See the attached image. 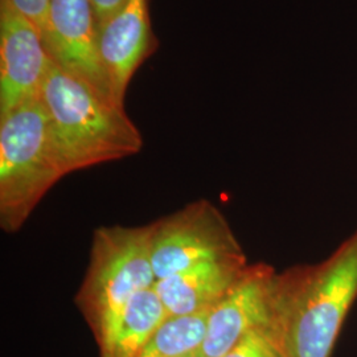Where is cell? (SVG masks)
Segmentation results:
<instances>
[{"label":"cell","mask_w":357,"mask_h":357,"mask_svg":"<svg viewBox=\"0 0 357 357\" xmlns=\"http://www.w3.org/2000/svg\"><path fill=\"white\" fill-rule=\"evenodd\" d=\"M357 296V231L323 264L278 278L274 327L283 357H330Z\"/></svg>","instance_id":"obj_1"},{"label":"cell","mask_w":357,"mask_h":357,"mask_svg":"<svg viewBox=\"0 0 357 357\" xmlns=\"http://www.w3.org/2000/svg\"><path fill=\"white\" fill-rule=\"evenodd\" d=\"M38 98L70 174L132 156L143 147L141 131L123 106L103 100L54 61Z\"/></svg>","instance_id":"obj_2"},{"label":"cell","mask_w":357,"mask_h":357,"mask_svg":"<svg viewBox=\"0 0 357 357\" xmlns=\"http://www.w3.org/2000/svg\"><path fill=\"white\" fill-rule=\"evenodd\" d=\"M68 174L40 98L0 118V227L6 233L22 229Z\"/></svg>","instance_id":"obj_3"},{"label":"cell","mask_w":357,"mask_h":357,"mask_svg":"<svg viewBox=\"0 0 357 357\" xmlns=\"http://www.w3.org/2000/svg\"><path fill=\"white\" fill-rule=\"evenodd\" d=\"M156 281L150 225L101 227L93 234L76 305L96 333L130 298L153 289Z\"/></svg>","instance_id":"obj_4"},{"label":"cell","mask_w":357,"mask_h":357,"mask_svg":"<svg viewBox=\"0 0 357 357\" xmlns=\"http://www.w3.org/2000/svg\"><path fill=\"white\" fill-rule=\"evenodd\" d=\"M150 225L156 280L196 265L243 257V249L216 205L197 200Z\"/></svg>","instance_id":"obj_5"},{"label":"cell","mask_w":357,"mask_h":357,"mask_svg":"<svg viewBox=\"0 0 357 357\" xmlns=\"http://www.w3.org/2000/svg\"><path fill=\"white\" fill-rule=\"evenodd\" d=\"M278 278L268 265H249L209 311L199 355L221 357L248 333L274 326Z\"/></svg>","instance_id":"obj_6"},{"label":"cell","mask_w":357,"mask_h":357,"mask_svg":"<svg viewBox=\"0 0 357 357\" xmlns=\"http://www.w3.org/2000/svg\"><path fill=\"white\" fill-rule=\"evenodd\" d=\"M41 35L54 64L103 100L118 105L101 61L90 0H51Z\"/></svg>","instance_id":"obj_7"},{"label":"cell","mask_w":357,"mask_h":357,"mask_svg":"<svg viewBox=\"0 0 357 357\" xmlns=\"http://www.w3.org/2000/svg\"><path fill=\"white\" fill-rule=\"evenodd\" d=\"M52 63L38 26L0 0V118L38 100Z\"/></svg>","instance_id":"obj_8"},{"label":"cell","mask_w":357,"mask_h":357,"mask_svg":"<svg viewBox=\"0 0 357 357\" xmlns=\"http://www.w3.org/2000/svg\"><path fill=\"white\" fill-rule=\"evenodd\" d=\"M98 48L115 102L123 106L128 82L153 51L147 0L128 6L98 29Z\"/></svg>","instance_id":"obj_9"},{"label":"cell","mask_w":357,"mask_h":357,"mask_svg":"<svg viewBox=\"0 0 357 357\" xmlns=\"http://www.w3.org/2000/svg\"><path fill=\"white\" fill-rule=\"evenodd\" d=\"M248 266L245 255L204 262L158 280L153 289L168 318L205 314L228 294Z\"/></svg>","instance_id":"obj_10"},{"label":"cell","mask_w":357,"mask_h":357,"mask_svg":"<svg viewBox=\"0 0 357 357\" xmlns=\"http://www.w3.org/2000/svg\"><path fill=\"white\" fill-rule=\"evenodd\" d=\"M168 319L155 289L135 294L96 332L101 357H137Z\"/></svg>","instance_id":"obj_11"},{"label":"cell","mask_w":357,"mask_h":357,"mask_svg":"<svg viewBox=\"0 0 357 357\" xmlns=\"http://www.w3.org/2000/svg\"><path fill=\"white\" fill-rule=\"evenodd\" d=\"M208 314L168 318L137 357H185L199 354Z\"/></svg>","instance_id":"obj_12"},{"label":"cell","mask_w":357,"mask_h":357,"mask_svg":"<svg viewBox=\"0 0 357 357\" xmlns=\"http://www.w3.org/2000/svg\"><path fill=\"white\" fill-rule=\"evenodd\" d=\"M221 357H283L275 327L271 326L248 333Z\"/></svg>","instance_id":"obj_13"},{"label":"cell","mask_w":357,"mask_h":357,"mask_svg":"<svg viewBox=\"0 0 357 357\" xmlns=\"http://www.w3.org/2000/svg\"><path fill=\"white\" fill-rule=\"evenodd\" d=\"M13 7L26 16L43 32L51 0H8Z\"/></svg>","instance_id":"obj_14"},{"label":"cell","mask_w":357,"mask_h":357,"mask_svg":"<svg viewBox=\"0 0 357 357\" xmlns=\"http://www.w3.org/2000/svg\"><path fill=\"white\" fill-rule=\"evenodd\" d=\"M130 0H90L93 13L96 17L97 29L102 28L114 16L121 13L128 4Z\"/></svg>","instance_id":"obj_15"},{"label":"cell","mask_w":357,"mask_h":357,"mask_svg":"<svg viewBox=\"0 0 357 357\" xmlns=\"http://www.w3.org/2000/svg\"><path fill=\"white\" fill-rule=\"evenodd\" d=\"M185 357H202V356H200V355H199V354H192V355H188V356H185Z\"/></svg>","instance_id":"obj_16"}]
</instances>
